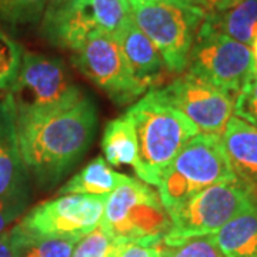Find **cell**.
<instances>
[{
	"label": "cell",
	"mask_w": 257,
	"mask_h": 257,
	"mask_svg": "<svg viewBox=\"0 0 257 257\" xmlns=\"http://www.w3.org/2000/svg\"><path fill=\"white\" fill-rule=\"evenodd\" d=\"M22 160L36 183L50 189L80 162L92 145L97 109L89 96L60 110L16 121Z\"/></svg>",
	"instance_id": "6da1fadb"
},
{
	"label": "cell",
	"mask_w": 257,
	"mask_h": 257,
	"mask_svg": "<svg viewBox=\"0 0 257 257\" xmlns=\"http://www.w3.org/2000/svg\"><path fill=\"white\" fill-rule=\"evenodd\" d=\"M138 139L140 180L159 186L165 169L199 130L183 113L160 100L152 90L126 111Z\"/></svg>",
	"instance_id": "7a4b0ae2"
},
{
	"label": "cell",
	"mask_w": 257,
	"mask_h": 257,
	"mask_svg": "<svg viewBox=\"0 0 257 257\" xmlns=\"http://www.w3.org/2000/svg\"><path fill=\"white\" fill-rule=\"evenodd\" d=\"M5 96L19 121L67 107L84 93L60 59L29 52L23 53L18 77Z\"/></svg>",
	"instance_id": "3957f363"
},
{
	"label": "cell",
	"mask_w": 257,
	"mask_h": 257,
	"mask_svg": "<svg viewBox=\"0 0 257 257\" xmlns=\"http://www.w3.org/2000/svg\"><path fill=\"white\" fill-rule=\"evenodd\" d=\"M128 20L127 0H49L40 32L50 45L76 52L96 33L117 36Z\"/></svg>",
	"instance_id": "277c9868"
},
{
	"label": "cell",
	"mask_w": 257,
	"mask_h": 257,
	"mask_svg": "<svg viewBox=\"0 0 257 257\" xmlns=\"http://www.w3.org/2000/svg\"><path fill=\"white\" fill-rule=\"evenodd\" d=\"M234 177L220 136L197 133L166 167L157 193L170 211L204 189Z\"/></svg>",
	"instance_id": "5b68a950"
},
{
	"label": "cell",
	"mask_w": 257,
	"mask_h": 257,
	"mask_svg": "<svg viewBox=\"0 0 257 257\" xmlns=\"http://www.w3.org/2000/svg\"><path fill=\"white\" fill-rule=\"evenodd\" d=\"M253 203H257V192L237 177L210 186L169 211L172 224L163 241L173 246L211 236Z\"/></svg>",
	"instance_id": "8992f818"
},
{
	"label": "cell",
	"mask_w": 257,
	"mask_h": 257,
	"mask_svg": "<svg viewBox=\"0 0 257 257\" xmlns=\"http://www.w3.org/2000/svg\"><path fill=\"white\" fill-rule=\"evenodd\" d=\"M132 18L146 35L170 73H183L196 36L206 18L199 6H182L152 0H127Z\"/></svg>",
	"instance_id": "52a82bcc"
},
{
	"label": "cell",
	"mask_w": 257,
	"mask_h": 257,
	"mask_svg": "<svg viewBox=\"0 0 257 257\" xmlns=\"http://www.w3.org/2000/svg\"><path fill=\"white\" fill-rule=\"evenodd\" d=\"M170 224L159 193L133 177L107 196L100 221L114 240H162Z\"/></svg>",
	"instance_id": "ba28073f"
},
{
	"label": "cell",
	"mask_w": 257,
	"mask_h": 257,
	"mask_svg": "<svg viewBox=\"0 0 257 257\" xmlns=\"http://www.w3.org/2000/svg\"><path fill=\"white\" fill-rule=\"evenodd\" d=\"M184 72L234 94L243 89L256 69L251 47L213 30L203 20Z\"/></svg>",
	"instance_id": "9c48e42d"
},
{
	"label": "cell",
	"mask_w": 257,
	"mask_h": 257,
	"mask_svg": "<svg viewBox=\"0 0 257 257\" xmlns=\"http://www.w3.org/2000/svg\"><path fill=\"white\" fill-rule=\"evenodd\" d=\"M74 67L117 104L135 101L146 92L135 79L116 36L96 33L73 52Z\"/></svg>",
	"instance_id": "30bf717a"
},
{
	"label": "cell",
	"mask_w": 257,
	"mask_h": 257,
	"mask_svg": "<svg viewBox=\"0 0 257 257\" xmlns=\"http://www.w3.org/2000/svg\"><path fill=\"white\" fill-rule=\"evenodd\" d=\"M150 90L160 100L183 113L199 133L221 138L234 110L233 94L223 92L189 72H183L165 87Z\"/></svg>",
	"instance_id": "8fae6325"
},
{
	"label": "cell",
	"mask_w": 257,
	"mask_h": 257,
	"mask_svg": "<svg viewBox=\"0 0 257 257\" xmlns=\"http://www.w3.org/2000/svg\"><path fill=\"white\" fill-rule=\"evenodd\" d=\"M107 197L62 194L42 202L16 223L33 234L79 240L100 224Z\"/></svg>",
	"instance_id": "7c38bea8"
},
{
	"label": "cell",
	"mask_w": 257,
	"mask_h": 257,
	"mask_svg": "<svg viewBox=\"0 0 257 257\" xmlns=\"http://www.w3.org/2000/svg\"><path fill=\"white\" fill-rule=\"evenodd\" d=\"M28 169L22 160L16 119L6 96L0 97V197H30Z\"/></svg>",
	"instance_id": "4fadbf2b"
},
{
	"label": "cell",
	"mask_w": 257,
	"mask_h": 257,
	"mask_svg": "<svg viewBox=\"0 0 257 257\" xmlns=\"http://www.w3.org/2000/svg\"><path fill=\"white\" fill-rule=\"evenodd\" d=\"M116 39L127 59L136 82L145 89H155L165 74L166 66L153 42L139 29L135 20H128Z\"/></svg>",
	"instance_id": "5bb4252c"
},
{
	"label": "cell",
	"mask_w": 257,
	"mask_h": 257,
	"mask_svg": "<svg viewBox=\"0 0 257 257\" xmlns=\"http://www.w3.org/2000/svg\"><path fill=\"white\" fill-rule=\"evenodd\" d=\"M204 23L251 46L257 36V0H216L206 12Z\"/></svg>",
	"instance_id": "9a60e30c"
},
{
	"label": "cell",
	"mask_w": 257,
	"mask_h": 257,
	"mask_svg": "<svg viewBox=\"0 0 257 257\" xmlns=\"http://www.w3.org/2000/svg\"><path fill=\"white\" fill-rule=\"evenodd\" d=\"M221 142L234 176L257 192V128L239 117H231Z\"/></svg>",
	"instance_id": "2e32d148"
},
{
	"label": "cell",
	"mask_w": 257,
	"mask_h": 257,
	"mask_svg": "<svg viewBox=\"0 0 257 257\" xmlns=\"http://www.w3.org/2000/svg\"><path fill=\"white\" fill-rule=\"evenodd\" d=\"M224 257H257V203L210 236Z\"/></svg>",
	"instance_id": "e0dca14e"
},
{
	"label": "cell",
	"mask_w": 257,
	"mask_h": 257,
	"mask_svg": "<svg viewBox=\"0 0 257 257\" xmlns=\"http://www.w3.org/2000/svg\"><path fill=\"white\" fill-rule=\"evenodd\" d=\"M101 150L106 162L113 166H130L140 179L142 165L139 159L138 139L127 114L107 123L101 138Z\"/></svg>",
	"instance_id": "ac0fdd59"
},
{
	"label": "cell",
	"mask_w": 257,
	"mask_h": 257,
	"mask_svg": "<svg viewBox=\"0 0 257 257\" xmlns=\"http://www.w3.org/2000/svg\"><path fill=\"white\" fill-rule=\"evenodd\" d=\"M128 176L117 173L107 165L106 159L97 156L83 167L79 173L70 177L59 189L57 196L62 194H83L94 197H107L119 184L127 180Z\"/></svg>",
	"instance_id": "d6986e66"
},
{
	"label": "cell",
	"mask_w": 257,
	"mask_h": 257,
	"mask_svg": "<svg viewBox=\"0 0 257 257\" xmlns=\"http://www.w3.org/2000/svg\"><path fill=\"white\" fill-rule=\"evenodd\" d=\"M16 257H72L76 239L33 234L15 224L10 229Z\"/></svg>",
	"instance_id": "ffe728a7"
},
{
	"label": "cell",
	"mask_w": 257,
	"mask_h": 257,
	"mask_svg": "<svg viewBox=\"0 0 257 257\" xmlns=\"http://www.w3.org/2000/svg\"><path fill=\"white\" fill-rule=\"evenodd\" d=\"M49 0H0V28L35 25L42 20Z\"/></svg>",
	"instance_id": "44dd1931"
},
{
	"label": "cell",
	"mask_w": 257,
	"mask_h": 257,
	"mask_svg": "<svg viewBox=\"0 0 257 257\" xmlns=\"http://www.w3.org/2000/svg\"><path fill=\"white\" fill-rule=\"evenodd\" d=\"M23 53L20 45L0 29V92L8 90L18 77Z\"/></svg>",
	"instance_id": "7402d4cb"
},
{
	"label": "cell",
	"mask_w": 257,
	"mask_h": 257,
	"mask_svg": "<svg viewBox=\"0 0 257 257\" xmlns=\"http://www.w3.org/2000/svg\"><path fill=\"white\" fill-rule=\"evenodd\" d=\"M162 257H224L210 236L193 237L167 246L163 241Z\"/></svg>",
	"instance_id": "603a6c76"
},
{
	"label": "cell",
	"mask_w": 257,
	"mask_h": 257,
	"mask_svg": "<svg viewBox=\"0 0 257 257\" xmlns=\"http://www.w3.org/2000/svg\"><path fill=\"white\" fill-rule=\"evenodd\" d=\"M114 244L116 240L99 224L76 241L72 257H109Z\"/></svg>",
	"instance_id": "cb8c5ba5"
},
{
	"label": "cell",
	"mask_w": 257,
	"mask_h": 257,
	"mask_svg": "<svg viewBox=\"0 0 257 257\" xmlns=\"http://www.w3.org/2000/svg\"><path fill=\"white\" fill-rule=\"evenodd\" d=\"M236 117L257 128V73H254L234 99Z\"/></svg>",
	"instance_id": "d4e9b609"
},
{
	"label": "cell",
	"mask_w": 257,
	"mask_h": 257,
	"mask_svg": "<svg viewBox=\"0 0 257 257\" xmlns=\"http://www.w3.org/2000/svg\"><path fill=\"white\" fill-rule=\"evenodd\" d=\"M162 240H116L109 257H162Z\"/></svg>",
	"instance_id": "484cf974"
},
{
	"label": "cell",
	"mask_w": 257,
	"mask_h": 257,
	"mask_svg": "<svg viewBox=\"0 0 257 257\" xmlns=\"http://www.w3.org/2000/svg\"><path fill=\"white\" fill-rule=\"evenodd\" d=\"M30 197H0V234L8 231L28 207Z\"/></svg>",
	"instance_id": "4316f807"
},
{
	"label": "cell",
	"mask_w": 257,
	"mask_h": 257,
	"mask_svg": "<svg viewBox=\"0 0 257 257\" xmlns=\"http://www.w3.org/2000/svg\"><path fill=\"white\" fill-rule=\"evenodd\" d=\"M0 257H16L13 243H12L10 230L0 234Z\"/></svg>",
	"instance_id": "83f0119b"
},
{
	"label": "cell",
	"mask_w": 257,
	"mask_h": 257,
	"mask_svg": "<svg viewBox=\"0 0 257 257\" xmlns=\"http://www.w3.org/2000/svg\"><path fill=\"white\" fill-rule=\"evenodd\" d=\"M152 2H160V3H170V5H182V6H199L206 12L209 10L207 0H152Z\"/></svg>",
	"instance_id": "f1b7e54d"
},
{
	"label": "cell",
	"mask_w": 257,
	"mask_h": 257,
	"mask_svg": "<svg viewBox=\"0 0 257 257\" xmlns=\"http://www.w3.org/2000/svg\"><path fill=\"white\" fill-rule=\"evenodd\" d=\"M251 53H253V60H254V69H256V73H257V36L254 39V42H253V45H251Z\"/></svg>",
	"instance_id": "f546056e"
},
{
	"label": "cell",
	"mask_w": 257,
	"mask_h": 257,
	"mask_svg": "<svg viewBox=\"0 0 257 257\" xmlns=\"http://www.w3.org/2000/svg\"><path fill=\"white\" fill-rule=\"evenodd\" d=\"M214 2H216V0H207V3H209V9L213 6V3H214Z\"/></svg>",
	"instance_id": "4dcf8cb0"
},
{
	"label": "cell",
	"mask_w": 257,
	"mask_h": 257,
	"mask_svg": "<svg viewBox=\"0 0 257 257\" xmlns=\"http://www.w3.org/2000/svg\"><path fill=\"white\" fill-rule=\"evenodd\" d=\"M0 97H2V96H0Z\"/></svg>",
	"instance_id": "1f68e13d"
}]
</instances>
